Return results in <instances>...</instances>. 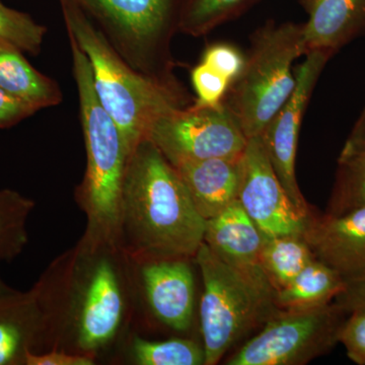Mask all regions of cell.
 I'll return each mask as SVG.
<instances>
[{
    "mask_svg": "<svg viewBox=\"0 0 365 365\" xmlns=\"http://www.w3.org/2000/svg\"><path fill=\"white\" fill-rule=\"evenodd\" d=\"M237 200L264 237L302 235L307 220L283 188L261 136L248 139L240 158Z\"/></svg>",
    "mask_w": 365,
    "mask_h": 365,
    "instance_id": "obj_10",
    "label": "cell"
},
{
    "mask_svg": "<svg viewBox=\"0 0 365 365\" xmlns=\"http://www.w3.org/2000/svg\"><path fill=\"white\" fill-rule=\"evenodd\" d=\"M345 313L335 304L280 309L225 362L227 365H302L339 342Z\"/></svg>",
    "mask_w": 365,
    "mask_h": 365,
    "instance_id": "obj_7",
    "label": "cell"
},
{
    "mask_svg": "<svg viewBox=\"0 0 365 365\" xmlns=\"http://www.w3.org/2000/svg\"><path fill=\"white\" fill-rule=\"evenodd\" d=\"M344 288L345 281L339 274L314 259L287 287L276 290V304L284 311L325 306Z\"/></svg>",
    "mask_w": 365,
    "mask_h": 365,
    "instance_id": "obj_19",
    "label": "cell"
},
{
    "mask_svg": "<svg viewBox=\"0 0 365 365\" xmlns=\"http://www.w3.org/2000/svg\"><path fill=\"white\" fill-rule=\"evenodd\" d=\"M191 81L196 93L194 104L217 107L222 104L232 81L215 67L201 61L191 71Z\"/></svg>",
    "mask_w": 365,
    "mask_h": 365,
    "instance_id": "obj_26",
    "label": "cell"
},
{
    "mask_svg": "<svg viewBox=\"0 0 365 365\" xmlns=\"http://www.w3.org/2000/svg\"><path fill=\"white\" fill-rule=\"evenodd\" d=\"M134 69L178 81L173 37L179 32L182 0H73Z\"/></svg>",
    "mask_w": 365,
    "mask_h": 365,
    "instance_id": "obj_6",
    "label": "cell"
},
{
    "mask_svg": "<svg viewBox=\"0 0 365 365\" xmlns=\"http://www.w3.org/2000/svg\"><path fill=\"white\" fill-rule=\"evenodd\" d=\"M302 237L317 260L345 282L365 274V206L339 215L314 213Z\"/></svg>",
    "mask_w": 365,
    "mask_h": 365,
    "instance_id": "obj_11",
    "label": "cell"
},
{
    "mask_svg": "<svg viewBox=\"0 0 365 365\" xmlns=\"http://www.w3.org/2000/svg\"><path fill=\"white\" fill-rule=\"evenodd\" d=\"M346 143L355 148H365V109Z\"/></svg>",
    "mask_w": 365,
    "mask_h": 365,
    "instance_id": "obj_32",
    "label": "cell"
},
{
    "mask_svg": "<svg viewBox=\"0 0 365 365\" xmlns=\"http://www.w3.org/2000/svg\"><path fill=\"white\" fill-rule=\"evenodd\" d=\"M241 157L193 160L175 167L204 220L215 217L237 200Z\"/></svg>",
    "mask_w": 365,
    "mask_h": 365,
    "instance_id": "obj_14",
    "label": "cell"
},
{
    "mask_svg": "<svg viewBox=\"0 0 365 365\" xmlns=\"http://www.w3.org/2000/svg\"><path fill=\"white\" fill-rule=\"evenodd\" d=\"M307 52L334 53L365 28V0H299Z\"/></svg>",
    "mask_w": 365,
    "mask_h": 365,
    "instance_id": "obj_15",
    "label": "cell"
},
{
    "mask_svg": "<svg viewBox=\"0 0 365 365\" xmlns=\"http://www.w3.org/2000/svg\"><path fill=\"white\" fill-rule=\"evenodd\" d=\"M68 39L86 151L81 193L93 222L98 227L112 228L122 218V193L129 153L121 130L96 95L85 53L74 40Z\"/></svg>",
    "mask_w": 365,
    "mask_h": 365,
    "instance_id": "obj_5",
    "label": "cell"
},
{
    "mask_svg": "<svg viewBox=\"0 0 365 365\" xmlns=\"http://www.w3.org/2000/svg\"><path fill=\"white\" fill-rule=\"evenodd\" d=\"M201 61L222 71L234 83L244 68L246 55L234 45L216 43L206 48Z\"/></svg>",
    "mask_w": 365,
    "mask_h": 365,
    "instance_id": "obj_28",
    "label": "cell"
},
{
    "mask_svg": "<svg viewBox=\"0 0 365 365\" xmlns=\"http://www.w3.org/2000/svg\"><path fill=\"white\" fill-rule=\"evenodd\" d=\"M85 297L79 322V344L86 349H96L112 339L123 311L116 274L110 263L98 264Z\"/></svg>",
    "mask_w": 365,
    "mask_h": 365,
    "instance_id": "obj_13",
    "label": "cell"
},
{
    "mask_svg": "<svg viewBox=\"0 0 365 365\" xmlns=\"http://www.w3.org/2000/svg\"><path fill=\"white\" fill-rule=\"evenodd\" d=\"M143 275L153 314L174 330H188L195 294L193 273L188 264L177 258L153 262L145 266Z\"/></svg>",
    "mask_w": 365,
    "mask_h": 365,
    "instance_id": "obj_12",
    "label": "cell"
},
{
    "mask_svg": "<svg viewBox=\"0 0 365 365\" xmlns=\"http://www.w3.org/2000/svg\"><path fill=\"white\" fill-rule=\"evenodd\" d=\"M46 33V26L36 23L29 14L9 9L0 1V43L37 55L42 49Z\"/></svg>",
    "mask_w": 365,
    "mask_h": 365,
    "instance_id": "obj_25",
    "label": "cell"
},
{
    "mask_svg": "<svg viewBox=\"0 0 365 365\" xmlns=\"http://www.w3.org/2000/svg\"><path fill=\"white\" fill-rule=\"evenodd\" d=\"M332 55L321 50L307 53L306 59L295 71L294 91L260 135L283 188L295 209L307 220L314 215L313 209L302 195L295 176L300 127L319 76Z\"/></svg>",
    "mask_w": 365,
    "mask_h": 365,
    "instance_id": "obj_9",
    "label": "cell"
},
{
    "mask_svg": "<svg viewBox=\"0 0 365 365\" xmlns=\"http://www.w3.org/2000/svg\"><path fill=\"white\" fill-rule=\"evenodd\" d=\"M350 313V318L341 327L339 342L345 346L350 359L365 365V307H357Z\"/></svg>",
    "mask_w": 365,
    "mask_h": 365,
    "instance_id": "obj_27",
    "label": "cell"
},
{
    "mask_svg": "<svg viewBox=\"0 0 365 365\" xmlns=\"http://www.w3.org/2000/svg\"><path fill=\"white\" fill-rule=\"evenodd\" d=\"M146 139L176 165L208 158H237L248 143L237 118L222 103L178 108L151 125Z\"/></svg>",
    "mask_w": 365,
    "mask_h": 365,
    "instance_id": "obj_8",
    "label": "cell"
},
{
    "mask_svg": "<svg viewBox=\"0 0 365 365\" xmlns=\"http://www.w3.org/2000/svg\"><path fill=\"white\" fill-rule=\"evenodd\" d=\"M334 304H337L344 312H351L356 307L365 304V274L359 277L346 281L345 288Z\"/></svg>",
    "mask_w": 365,
    "mask_h": 365,
    "instance_id": "obj_31",
    "label": "cell"
},
{
    "mask_svg": "<svg viewBox=\"0 0 365 365\" xmlns=\"http://www.w3.org/2000/svg\"><path fill=\"white\" fill-rule=\"evenodd\" d=\"M316 259L302 235L264 237L259 264L276 290L287 287Z\"/></svg>",
    "mask_w": 365,
    "mask_h": 365,
    "instance_id": "obj_20",
    "label": "cell"
},
{
    "mask_svg": "<svg viewBox=\"0 0 365 365\" xmlns=\"http://www.w3.org/2000/svg\"><path fill=\"white\" fill-rule=\"evenodd\" d=\"M0 88L39 111L62 102L54 79L38 71L14 46L0 43Z\"/></svg>",
    "mask_w": 365,
    "mask_h": 365,
    "instance_id": "obj_17",
    "label": "cell"
},
{
    "mask_svg": "<svg viewBox=\"0 0 365 365\" xmlns=\"http://www.w3.org/2000/svg\"><path fill=\"white\" fill-rule=\"evenodd\" d=\"M122 218L141 248L165 258L195 257L204 241L206 220L178 170L150 139L127 163Z\"/></svg>",
    "mask_w": 365,
    "mask_h": 365,
    "instance_id": "obj_1",
    "label": "cell"
},
{
    "mask_svg": "<svg viewBox=\"0 0 365 365\" xmlns=\"http://www.w3.org/2000/svg\"><path fill=\"white\" fill-rule=\"evenodd\" d=\"M35 304L31 295H0V365L24 364L26 350L32 351L38 329Z\"/></svg>",
    "mask_w": 365,
    "mask_h": 365,
    "instance_id": "obj_18",
    "label": "cell"
},
{
    "mask_svg": "<svg viewBox=\"0 0 365 365\" xmlns=\"http://www.w3.org/2000/svg\"><path fill=\"white\" fill-rule=\"evenodd\" d=\"M365 206V148L346 143L327 215H339Z\"/></svg>",
    "mask_w": 365,
    "mask_h": 365,
    "instance_id": "obj_21",
    "label": "cell"
},
{
    "mask_svg": "<svg viewBox=\"0 0 365 365\" xmlns=\"http://www.w3.org/2000/svg\"><path fill=\"white\" fill-rule=\"evenodd\" d=\"M36 112L37 110L32 106L0 88V128L14 126L26 118L33 116Z\"/></svg>",
    "mask_w": 365,
    "mask_h": 365,
    "instance_id": "obj_29",
    "label": "cell"
},
{
    "mask_svg": "<svg viewBox=\"0 0 365 365\" xmlns=\"http://www.w3.org/2000/svg\"><path fill=\"white\" fill-rule=\"evenodd\" d=\"M134 355L141 365H205L203 347L187 339L153 342L136 338Z\"/></svg>",
    "mask_w": 365,
    "mask_h": 365,
    "instance_id": "obj_24",
    "label": "cell"
},
{
    "mask_svg": "<svg viewBox=\"0 0 365 365\" xmlns=\"http://www.w3.org/2000/svg\"><path fill=\"white\" fill-rule=\"evenodd\" d=\"M9 289H7L6 287H4V283L0 280V295L6 294V292H9Z\"/></svg>",
    "mask_w": 365,
    "mask_h": 365,
    "instance_id": "obj_33",
    "label": "cell"
},
{
    "mask_svg": "<svg viewBox=\"0 0 365 365\" xmlns=\"http://www.w3.org/2000/svg\"><path fill=\"white\" fill-rule=\"evenodd\" d=\"M33 203L13 191L0 190V260L14 258L26 242V220Z\"/></svg>",
    "mask_w": 365,
    "mask_h": 365,
    "instance_id": "obj_23",
    "label": "cell"
},
{
    "mask_svg": "<svg viewBox=\"0 0 365 365\" xmlns=\"http://www.w3.org/2000/svg\"><path fill=\"white\" fill-rule=\"evenodd\" d=\"M67 36L85 53L96 95L123 135L129 157L158 118L189 106L178 81H160L129 66L73 0H59Z\"/></svg>",
    "mask_w": 365,
    "mask_h": 365,
    "instance_id": "obj_2",
    "label": "cell"
},
{
    "mask_svg": "<svg viewBox=\"0 0 365 365\" xmlns=\"http://www.w3.org/2000/svg\"><path fill=\"white\" fill-rule=\"evenodd\" d=\"M195 259L204 285L200 323L205 365H215L280 309L276 289L260 265H232L204 242Z\"/></svg>",
    "mask_w": 365,
    "mask_h": 365,
    "instance_id": "obj_3",
    "label": "cell"
},
{
    "mask_svg": "<svg viewBox=\"0 0 365 365\" xmlns=\"http://www.w3.org/2000/svg\"><path fill=\"white\" fill-rule=\"evenodd\" d=\"M307 53L304 23L267 21L252 35L244 68L223 101L247 138L261 135L285 104L297 83L294 62Z\"/></svg>",
    "mask_w": 365,
    "mask_h": 365,
    "instance_id": "obj_4",
    "label": "cell"
},
{
    "mask_svg": "<svg viewBox=\"0 0 365 365\" xmlns=\"http://www.w3.org/2000/svg\"><path fill=\"white\" fill-rule=\"evenodd\" d=\"M361 307H365V304H364V306H361ZM356 309H357V307H356ZM352 311H353V309H352Z\"/></svg>",
    "mask_w": 365,
    "mask_h": 365,
    "instance_id": "obj_34",
    "label": "cell"
},
{
    "mask_svg": "<svg viewBox=\"0 0 365 365\" xmlns=\"http://www.w3.org/2000/svg\"><path fill=\"white\" fill-rule=\"evenodd\" d=\"M264 235L235 200L205 222L204 242L222 260L235 266L260 265L259 255Z\"/></svg>",
    "mask_w": 365,
    "mask_h": 365,
    "instance_id": "obj_16",
    "label": "cell"
},
{
    "mask_svg": "<svg viewBox=\"0 0 365 365\" xmlns=\"http://www.w3.org/2000/svg\"><path fill=\"white\" fill-rule=\"evenodd\" d=\"M24 364L26 365H91L93 359L85 356L69 355L67 353L52 351L46 354H37L26 350Z\"/></svg>",
    "mask_w": 365,
    "mask_h": 365,
    "instance_id": "obj_30",
    "label": "cell"
},
{
    "mask_svg": "<svg viewBox=\"0 0 365 365\" xmlns=\"http://www.w3.org/2000/svg\"><path fill=\"white\" fill-rule=\"evenodd\" d=\"M257 0H182L179 32L201 37L235 20Z\"/></svg>",
    "mask_w": 365,
    "mask_h": 365,
    "instance_id": "obj_22",
    "label": "cell"
}]
</instances>
